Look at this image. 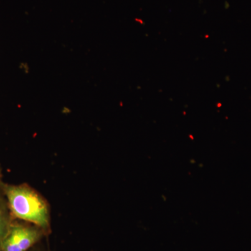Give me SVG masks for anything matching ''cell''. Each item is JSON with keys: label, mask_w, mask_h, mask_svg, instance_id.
Masks as SVG:
<instances>
[{"label": "cell", "mask_w": 251, "mask_h": 251, "mask_svg": "<svg viewBox=\"0 0 251 251\" xmlns=\"http://www.w3.org/2000/svg\"><path fill=\"white\" fill-rule=\"evenodd\" d=\"M46 234L35 225L14 219L1 246V251H29Z\"/></svg>", "instance_id": "7a4b0ae2"}, {"label": "cell", "mask_w": 251, "mask_h": 251, "mask_svg": "<svg viewBox=\"0 0 251 251\" xmlns=\"http://www.w3.org/2000/svg\"><path fill=\"white\" fill-rule=\"evenodd\" d=\"M4 198L13 219L40 227L49 236L51 232L50 206L45 197L28 184L4 183Z\"/></svg>", "instance_id": "6da1fadb"}, {"label": "cell", "mask_w": 251, "mask_h": 251, "mask_svg": "<svg viewBox=\"0 0 251 251\" xmlns=\"http://www.w3.org/2000/svg\"><path fill=\"white\" fill-rule=\"evenodd\" d=\"M12 216L11 215L6 201L0 204V251L4 242L5 237L7 234L10 226L12 223Z\"/></svg>", "instance_id": "3957f363"}, {"label": "cell", "mask_w": 251, "mask_h": 251, "mask_svg": "<svg viewBox=\"0 0 251 251\" xmlns=\"http://www.w3.org/2000/svg\"><path fill=\"white\" fill-rule=\"evenodd\" d=\"M4 186V182L2 180V168L0 164V204L5 201Z\"/></svg>", "instance_id": "277c9868"}, {"label": "cell", "mask_w": 251, "mask_h": 251, "mask_svg": "<svg viewBox=\"0 0 251 251\" xmlns=\"http://www.w3.org/2000/svg\"><path fill=\"white\" fill-rule=\"evenodd\" d=\"M29 251H45V250H44V249H43V248L39 247V244H38L37 246H36L35 247L33 248V249Z\"/></svg>", "instance_id": "5b68a950"}]
</instances>
